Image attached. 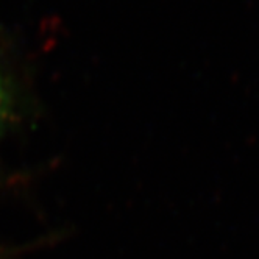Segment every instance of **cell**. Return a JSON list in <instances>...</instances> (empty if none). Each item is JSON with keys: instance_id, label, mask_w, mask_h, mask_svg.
Returning <instances> with one entry per match:
<instances>
[{"instance_id": "1", "label": "cell", "mask_w": 259, "mask_h": 259, "mask_svg": "<svg viewBox=\"0 0 259 259\" xmlns=\"http://www.w3.org/2000/svg\"><path fill=\"white\" fill-rule=\"evenodd\" d=\"M14 116V97L4 73L0 72V135L10 126Z\"/></svg>"}]
</instances>
